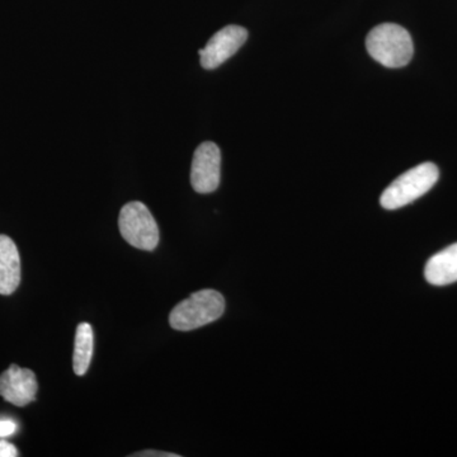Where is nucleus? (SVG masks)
<instances>
[{"instance_id": "1", "label": "nucleus", "mask_w": 457, "mask_h": 457, "mask_svg": "<svg viewBox=\"0 0 457 457\" xmlns=\"http://www.w3.org/2000/svg\"><path fill=\"white\" fill-rule=\"evenodd\" d=\"M370 56L386 68H403L413 57V40L407 29L395 23L376 26L366 37Z\"/></svg>"}, {"instance_id": "2", "label": "nucleus", "mask_w": 457, "mask_h": 457, "mask_svg": "<svg viewBox=\"0 0 457 457\" xmlns=\"http://www.w3.org/2000/svg\"><path fill=\"white\" fill-rule=\"evenodd\" d=\"M224 312V296L218 291L206 288L180 302L170 312V324L173 329L188 332L213 323L222 317Z\"/></svg>"}, {"instance_id": "3", "label": "nucleus", "mask_w": 457, "mask_h": 457, "mask_svg": "<svg viewBox=\"0 0 457 457\" xmlns=\"http://www.w3.org/2000/svg\"><path fill=\"white\" fill-rule=\"evenodd\" d=\"M440 171L437 165L422 163L411 168L394 180L380 197L384 209L396 210L414 203L437 183Z\"/></svg>"}, {"instance_id": "4", "label": "nucleus", "mask_w": 457, "mask_h": 457, "mask_svg": "<svg viewBox=\"0 0 457 457\" xmlns=\"http://www.w3.org/2000/svg\"><path fill=\"white\" fill-rule=\"evenodd\" d=\"M120 233L129 245L141 251H154L159 243V228L145 204L134 201L120 212Z\"/></svg>"}, {"instance_id": "5", "label": "nucleus", "mask_w": 457, "mask_h": 457, "mask_svg": "<svg viewBox=\"0 0 457 457\" xmlns=\"http://www.w3.org/2000/svg\"><path fill=\"white\" fill-rule=\"evenodd\" d=\"M221 179V153L216 144H201L195 152L191 167V185L197 194H212Z\"/></svg>"}, {"instance_id": "6", "label": "nucleus", "mask_w": 457, "mask_h": 457, "mask_svg": "<svg viewBox=\"0 0 457 457\" xmlns=\"http://www.w3.org/2000/svg\"><path fill=\"white\" fill-rule=\"evenodd\" d=\"M248 31L245 27L231 25L224 27L207 42L204 49L198 51L201 65L207 71L219 68L230 59L245 44Z\"/></svg>"}, {"instance_id": "7", "label": "nucleus", "mask_w": 457, "mask_h": 457, "mask_svg": "<svg viewBox=\"0 0 457 457\" xmlns=\"http://www.w3.org/2000/svg\"><path fill=\"white\" fill-rule=\"evenodd\" d=\"M37 390V378L29 369L12 365L0 375V396L17 407H26L33 402Z\"/></svg>"}, {"instance_id": "8", "label": "nucleus", "mask_w": 457, "mask_h": 457, "mask_svg": "<svg viewBox=\"0 0 457 457\" xmlns=\"http://www.w3.org/2000/svg\"><path fill=\"white\" fill-rule=\"evenodd\" d=\"M21 282V260L17 245L7 236H0V295H11Z\"/></svg>"}, {"instance_id": "9", "label": "nucleus", "mask_w": 457, "mask_h": 457, "mask_svg": "<svg viewBox=\"0 0 457 457\" xmlns=\"http://www.w3.org/2000/svg\"><path fill=\"white\" fill-rule=\"evenodd\" d=\"M425 276L427 281L435 286H446L457 281V243L429 258Z\"/></svg>"}, {"instance_id": "10", "label": "nucleus", "mask_w": 457, "mask_h": 457, "mask_svg": "<svg viewBox=\"0 0 457 457\" xmlns=\"http://www.w3.org/2000/svg\"><path fill=\"white\" fill-rule=\"evenodd\" d=\"M93 356V329L88 323H80L75 333L73 369L75 374L83 376L88 371Z\"/></svg>"}, {"instance_id": "11", "label": "nucleus", "mask_w": 457, "mask_h": 457, "mask_svg": "<svg viewBox=\"0 0 457 457\" xmlns=\"http://www.w3.org/2000/svg\"><path fill=\"white\" fill-rule=\"evenodd\" d=\"M18 425L9 418H0V438H7L17 432Z\"/></svg>"}, {"instance_id": "12", "label": "nucleus", "mask_w": 457, "mask_h": 457, "mask_svg": "<svg viewBox=\"0 0 457 457\" xmlns=\"http://www.w3.org/2000/svg\"><path fill=\"white\" fill-rule=\"evenodd\" d=\"M20 455L17 447L11 442L0 438V457H17Z\"/></svg>"}, {"instance_id": "13", "label": "nucleus", "mask_w": 457, "mask_h": 457, "mask_svg": "<svg viewBox=\"0 0 457 457\" xmlns=\"http://www.w3.org/2000/svg\"><path fill=\"white\" fill-rule=\"evenodd\" d=\"M134 457H179L176 453H163V451L146 450L141 453H134Z\"/></svg>"}]
</instances>
